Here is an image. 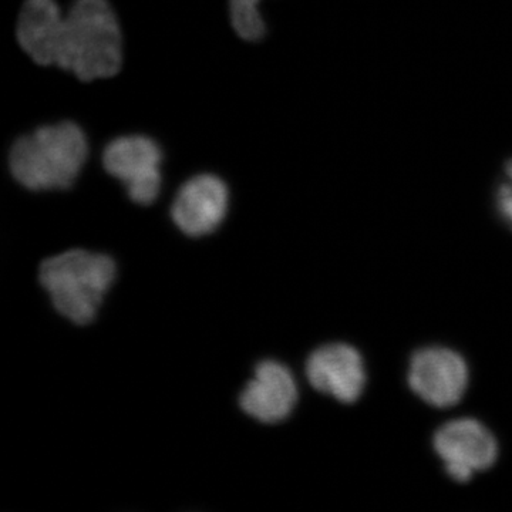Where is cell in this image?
I'll return each mask as SVG.
<instances>
[{
    "label": "cell",
    "instance_id": "1",
    "mask_svg": "<svg viewBox=\"0 0 512 512\" xmlns=\"http://www.w3.org/2000/svg\"><path fill=\"white\" fill-rule=\"evenodd\" d=\"M16 33L33 62L83 82L113 77L123 64L119 20L107 0H74L66 15L56 0H26Z\"/></svg>",
    "mask_w": 512,
    "mask_h": 512
},
{
    "label": "cell",
    "instance_id": "2",
    "mask_svg": "<svg viewBox=\"0 0 512 512\" xmlns=\"http://www.w3.org/2000/svg\"><path fill=\"white\" fill-rule=\"evenodd\" d=\"M89 158V141L72 121L37 128L18 138L10 150L13 177L30 191L67 190Z\"/></svg>",
    "mask_w": 512,
    "mask_h": 512
},
{
    "label": "cell",
    "instance_id": "3",
    "mask_svg": "<svg viewBox=\"0 0 512 512\" xmlns=\"http://www.w3.org/2000/svg\"><path fill=\"white\" fill-rule=\"evenodd\" d=\"M114 278L113 259L83 249L53 256L40 266V282L53 305L76 325H87L96 318Z\"/></svg>",
    "mask_w": 512,
    "mask_h": 512
},
{
    "label": "cell",
    "instance_id": "4",
    "mask_svg": "<svg viewBox=\"0 0 512 512\" xmlns=\"http://www.w3.org/2000/svg\"><path fill=\"white\" fill-rule=\"evenodd\" d=\"M434 451L441 458L447 476L457 483H467L474 474L490 470L497 461L498 443L481 421H448L434 434Z\"/></svg>",
    "mask_w": 512,
    "mask_h": 512
},
{
    "label": "cell",
    "instance_id": "5",
    "mask_svg": "<svg viewBox=\"0 0 512 512\" xmlns=\"http://www.w3.org/2000/svg\"><path fill=\"white\" fill-rule=\"evenodd\" d=\"M163 150L146 136H124L104 148L103 165L107 173L127 187L136 204L150 205L161 190Z\"/></svg>",
    "mask_w": 512,
    "mask_h": 512
},
{
    "label": "cell",
    "instance_id": "6",
    "mask_svg": "<svg viewBox=\"0 0 512 512\" xmlns=\"http://www.w3.org/2000/svg\"><path fill=\"white\" fill-rule=\"evenodd\" d=\"M468 379L464 357L441 346L417 350L407 373L413 393L436 409H450L460 403L467 392Z\"/></svg>",
    "mask_w": 512,
    "mask_h": 512
},
{
    "label": "cell",
    "instance_id": "7",
    "mask_svg": "<svg viewBox=\"0 0 512 512\" xmlns=\"http://www.w3.org/2000/svg\"><path fill=\"white\" fill-rule=\"evenodd\" d=\"M306 376L313 389L340 403H356L365 392V360L346 343H330L315 350L306 362Z\"/></svg>",
    "mask_w": 512,
    "mask_h": 512
},
{
    "label": "cell",
    "instance_id": "8",
    "mask_svg": "<svg viewBox=\"0 0 512 512\" xmlns=\"http://www.w3.org/2000/svg\"><path fill=\"white\" fill-rule=\"evenodd\" d=\"M227 184L214 174L192 177L175 197L171 215L188 237H204L220 227L227 217Z\"/></svg>",
    "mask_w": 512,
    "mask_h": 512
},
{
    "label": "cell",
    "instance_id": "9",
    "mask_svg": "<svg viewBox=\"0 0 512 512\" xmlns=\"http://www.w3.org/2000/svg\"><path fill=\"white\" fill-rule=\"evenodd\" d=\"M298 402V386L288 367L278 362L261 363L254 379L241 394V407L252 419L274 424L291 416Z\"/></svg>",
    "mask_w": 512,
    "mask_h": 512
},
{
    "label": "cell",
    "instance_id": "10",
    "mask_svg": "<svg viewBox=\"0 0 512 512\" xmlns=\"http://www.w3.org/2000/svg\"><path fill=\"white\" fill-rule=\"evenodd\" d=\"M261 0H229L232 28L248 42H256L265 35V22L259 12Z\"/></svg>",
    "mask_w": 512,
    "mask_h": 512
},
{
    "label": "cell",
    "instance_id": "11",
    "mask_svg": "<svg viewBox=\"0 0 512 512\" xmlns=\"http://www.w3.org/2000/svg\"><path fill=\"white\" fill-rule=\"evenodd\" d=\"M497 208L501 217L512 228V183L501 184L497 191Z\"/></svg>",
    "mask_w": 512,
    "mask_h": 512
},
{
    "label": "cell",
    "instance_id": "12",
    "mask_svg": "<svg viewBox=\"0 0 512 512\" xmlns=\"http://www.w3.org/2000/svg\"><path fill=\"white\" fill-rule=\"evenodd\" d=\"M505 173H507L508 181L512 183V160L507 164V168H505Z\"/></svg>",
    "mask_w": 512,
    "mask_h": 512
}]
</instances>
